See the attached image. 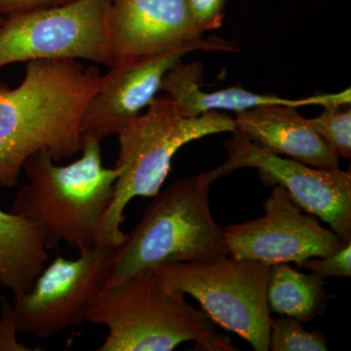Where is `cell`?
Returning a JSON list of instances; mask_svg holds the SVG:
<instances>
[{
  "mask_svg": "<svg viewBox=\"0 0 351 351\" xmlns=\"http://www.w3.org/2000/svg\"><path fill=\"white\" fill-rule=\"evenodd\" d=\"M234 123L237 130L271 154L321 169L339 168V157L295 108L261 106L237 112Z\"/></svg>",
  "mask_w": 351,
  "mask_h": 351,
  "instance_id": "14",
  "label": "cell"
},
{
  "mask_svg": "<svg viewBox=\"0 0 351 351\" xmlns=\"http://www.w3.org/2000/svg\"><path fill=\"white\" fill-rule=\"evenodd\" d=\"M228 158L208 175L215 182L242 168H256L263 184H278L301 209L330 226L346 244L351 242L350 171L321 169L265 151L235 129L225 143Z\"/></svg>",
  "mask_w": 351,
  "mask_h": 351,
  "instance_id": "8",
  "label": "cell"
},
{
  "mask_svg": "<svg viewBox=\"0 0 351 351\" xmlns=\"http://www.w3.org/2000/svg\"><path fill=\"white\" fill-rule=\"evenodd\" d=\"M302 267H306L313 274L326 277L351 276V242L346 244L338 252L324 258H313L307 260Z\"/></svg>",
  "mask_w": 351,
  "mask_h": 351,
  "instance_id": "19",
  "label": "cell"
},
{
  "mask_svg": "<svg viewBox=\"0 0 351 351\" xmlns=\"http://www.w3.org/2000/svg\"><path fill=\"white\" fill-rule=\"evenodd\" d=\"M237 129L234 119L217 110L188 117L167 98L154 99L144 114L129 122L119 136V177L110 206L97 228L96 246L117 248L126 239L124 211L133 198L160 191L171 161L182 145L213 134Z\"/></svg>",
  "mask_w": 351,
  "mask_h": 351,
  "instance_id": "5",
  "label": "cell"
},
{
  "mask_svg": "<svg viewBox=\"0 0 351 351\" xmlns=\"http://www.w3.org/2000/svg\"><path fill=\"white\" fill-rule=\"evenodd\" d=\"M260 218L223 228L228 255L277 265L294 263L299 267L309 258H324L346 243L334 230L304 213L281 186H272Z\"/></svg>",
  "mask_w": 351,
  "mask_h": 351,
  "instance_id": "10",
  "label": "cell"
},
{
  "mask_svg": "<svg viewBox=\"0 0 351 351\" xmlns=\"http://www.w3.org/2000/svg\"><path fill=\"white\" fill-rule=\"evenodd\" d=\"M108 43V68L178 50L233 51L221 39L202 38L186 0H112Z\"/></svg>",
  "mask_w": 351,
  "mask_h": 351,
  "instance_id": "11",
  "label": "cell"
},
{
  "mask_svg": "<svg viewBox=\"0 0 351 351\" xmlns=\"http://www.w3.org/2000/svg\"><path fill=\"white\" fill-rule=\"evenodd\" d=\"M212 184L205 172L178 180L154 195L138 225L113 250L101 289L166 263L228 256L223 228L210 210Z\"/></svg>",
  "mask_w": 351,
  "mask_h": 351,
  "instance_id": "4",
  "label": "cell"
},
{
  "mask_svg": "<svg viewBox=\"0 0 351 351\" xmlns=\"http://www.w3.org/2000/svg\"><path fill=\"white\" fill-rule=\"evenodd\" d=\"M3 21H4L3 16L0 15V25H1L2 23H3Z\"/></svg>",
  "mask_w": 351,
  "mask_h": 351,
  "instance_id": "23",
  "label": "cell"
},
{
  "mask_svg": "<svg viewBox=\"0 0 351 351\" xmlns=\"http://www.w3.org/2000/svg\"><path fill=\"white\" fill-rule=\"evenodd\" d=\"M184 295L154 270L101 289L86 316L88 322L107 327L98 350L171 351L186 341H195L200 350H237Z\"/></svg>",
  "mask_w": 351,
  "mask_h": 351,
  "instance_id": "3",
  "label": "cell"
},
{
  "mask_svg": "<svg viewBox=\"0 0 351 351\" xmlns=\"http://www.w3.org/2000/svg\"><path fill=\"white\" fill-rule=\"evenodd\" d=\"M267 263L232 256L166 263L154 269L170 287L195 298L215 324L235 332L256 351L269 350Z\"/></svg>",
  "mask_w": 351,
  "mask_h": 351,
  "instance_id": "6",
  "label": "cell"
},
{
  "mask_svg": "<svg viewBox=\"0 0 351 351\" xmlns=\"http://www.w3.org/2000/svg\"><path fill=\"white\" fill-rule=\"evenodd\" d=\"M189 11L201 32L221 27L225 0H186Z\"/></svg>",
  "mask_w": 351,
  "mask_h": 351,
  "instance_id": "20",
  "label": "cell"
},
{
  "mask_svg": "<svg viewBox=\"0 0 351 351\" xmlns=\"http://www.w3.org/2000/svg\"><path fill=\"white\" fill-rule=\"evenodd\" d=\"M202 75L203 66L200 63L182 64L179 60L163 76L160 90L168 94L184 117H199L203 113L219 110L239 112L267 105L293 108L311 105L341 107L350 104L351 100L350 89L341 93L318 95L301 100L283 99L276 95L252 93L239 86L206 93L201 90Z\"/></svg>",
  "mask_w": 351,
  "mask_h": 351,
  "instance_id": "13",
  "label": "cell"
},
{
  "mask_svg": "<svg viewBox=\"0 0 351 351\" xmlns=\"http://www.w3.org/2000/svg\"><path fill=\"white\" fill-rule=\"evenodd\" d=\"M17 335L13 304L5 295H0V351L32 350L18 341Z\"/></svg>",
  "mask_w": 351,
  "mask_h": 351,
  "instance_id": "21",
  "label": "cell"
},
{
  "mask_svg": "<svg viewBox=\"0 0 351 351\" xmlns=\"http://www.w3.org/2000/svg\"><path fill=\"white\" fill-rule=\"evenodd\" d=\"M112 0L10 14L0 25V69L38 60H86L110 66L108 16Z\"/></svg>",
  "mask_w": 351,
  "mask_h": 351,
  "instance_id": "7",
  "label": "cell"
},
{
  "mask_svg": "<svg viewBox=\"0 0 351 351\" xmlns=\"http://www.w3.org/2000/svg\"><path fill=\"white\" fill-rule=\"evenodd\" d=\"M48 258L43 230L0 209V285L14 295L27 292Z\"/></svg>",
  "mask_w": 351,
  "mask_h": 351,
  "instance_id": "15",
  "label": "cell"
},
{
  "mask_svg": "<svg viewBox=\"0 0 351 351\" xmlns=\"http://www.w3.org/2000/svg\"><path fill=\"white\" fill-rule=\"evenodd\" d=\"M307 123L323 138L337 156H351V110L341 112L339 107H326L319 117L306 119Z\"/></svg>",
  "mask_w": 351,
  "mask_h": 351,
  "instance_id": "18",
  "label": "cell"
},
{
  "mask_svg": "<svg viewBox=\"0 0 351 351\" xmlns=\"http://www.w3.org/2000/svg\"><path fill=\"white\" fill-rule=\"evenodd\" d=\"M328 298L324 278L317 274H302L288 263L270 267L267 289L270 313L308 322L325 311Z\"/></svg>",
  "mask_w": 351,
  "mask_h": 351,
  "instance_id": "16",
  "label": "cell"
},
{
  "mask_svg": "<svg viewBox=\"0 0 351 351\" xmlns=\"http://www.w3.org/2000/svg\"><path fill=\"white\" fill-rule=\"evenodd\" d=\"M188 53L178 50L138 63L110 68L83 112V138H93L101 143L117 135L141 114L143 108L151 105L160 90L166 71Z\"/></svg>",
  "mask_w": 351,
  "mask_h": 351,
  "instance_id": "12",
  "label": "cell"
},
{
  "mask_svg": "<svg viewBox=\"0 0 351 351\" xmlns=\"http://www.w3.org/2000/svg\"><path fill=\"white\" fill-rule=\"evenodd\" d=\"M73 1L75 0H0V15L5 17L10 14L64 5Z\"/></svg>",
  "mask_w": 351,
  "mask_h": 351,
  "instance_id": "22",
  "label": "cell"
},
{
  "mask_svg": "<svg viewBox=\"0 0 351 351\" xmlns=\"http://www.w3.org/2000/svg\"><path fill=\"white\" fill-rule=\"evenodd\" d=\"M269 350L272 351H326L320 332L306 331L302 321L292 317L270 318Z\"/></svg>",
  "mask_w": 351,
  "mask_h": 351,
  "instance_id": "17",
  "label": "cell"
},
{
  "mask_svg": "<svg viewBox=\"0 0 351 351\" xmlns=\"http://www.w3.org/2000/svg\"><path fill=\"white\" fill-rule=\"evenodd\" d=\"M114 249L94 246L75 260L58 257L25 293L14 295L18 334L48 339L80 326L107 276Z\"/></svg>",
  "mask_w": 351,
  "mask_h": 351,
  "instance_id": "9",
  "label": "cell"
},
{
  "mask_svg": "<svg viewBox=\"0 0 351 351\" xmlns=\"http://www.w3.org/2000/svg\"><path fill=\"white\" fill-rule=\"evenodd\" d=\"M101 82L98 66L52 59L27 62L19 86L0 82V188H15L36 152L60 162L82 152L83 112Z\"/></svg>",
  "mask_w": 351,
  "mask_h": 351,
  "instance_id": "1",
  "label": "cell"
},
{
  "mask_svg": "<svg viewBox=\"0 0 351 351\" xmlns=\"http://www.w3.org/2000/svg\"><path fill=\"white\" fill-rule=\"evenodd\" d=\"M82 152L75 162L59 166L49 152H38L23 166L29 182L16 193L10 212L43 230L47 250L62 243L78 252L96 246L119 170L103 165L101 142L93 138H84Z\"/></svg>",
  "mask_w": 351,
  "mask_h": 351,
  "instance_id": "2",
  "label": "cell"
}]
</instances>
